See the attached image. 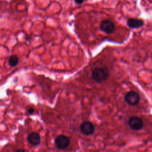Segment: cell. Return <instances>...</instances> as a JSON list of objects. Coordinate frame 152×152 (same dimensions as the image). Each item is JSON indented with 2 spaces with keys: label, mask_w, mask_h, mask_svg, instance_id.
Listing matches in <instances>:
<instances>
[{
  "label": "cell",
  "mask_w": 152,
  "mask_h": 152,
  "mask_svg": "<svg viewBox=\"0 0 152 152\" xmlns=\"http://www.w3.org/2000/svg\"><path fill=\"white\" fill-rule=\"evenodd\" d=\"M99 28L103 32L106 34H110L115 30V26L112 21L109 20H104L102 21L100 23Z\"/></svg>",
  "instance_id": "cell-4"
},
{
  "label": "cell",
  "mask_w": 152,
  "mask_h": 152,
  "mask_svg": "<svg viewBox=\"0 0 152 152\" xmlns=\"http://www.w3.org/2000/svg\"><path fill=\"white\" fill-rule=\"evenodd\" d=\"M128 125L132 129L138 131L143 128L144 122L140 117L132 116L128 120Z\"/></svg>",
  "instance_id": "cell-3"
},
{
  "label": "cell",
  "mask_w": 152,
  "mask_h": 152,
  "mask_svg": "<svg viewBox=\"0 0 152 152\" xmlns=\"http://www.w3.org/2000/svg\"><path fill=\"white\" fill-rule=\"evenodd\" d=\"M18 61H19L18 58V56H17V55H11V56L9 57V59H8V64H9V65H10L11 67L15 66L18 64Z\"/></svg>",
  "instance_id": "cell-9"
},
{
  "label": "cell",
  "mask_w": 152,
  "mask_h": 152,
  "mask_svg": "<svg viewBox=\"0 0 152 152\" xmlns=\"http://www.w3.org/2000/svg\"><path fill=\"white\" fill-rule=\"evenodd\" d=\"M80 128L81 132L86 135H91L94 132V126L90 121L83 122L80 125Z\"/></svg>",
  "instance_id": "cell-6"
},
{
  "label": "cell",
  "mask_w": 152,
  "mask_h": 152,
  "mask_svg": "<svg viewBox=\"0 0 152 152\" xmlns=\"http://www.w3.org/2000/svg\"><path fill=\"white\" fill-rule=\"evenodd\" d=\"M126 24L131 28H138L143 26L144 21L138 18H129L127 20Z\"/></svg>",
  "instance_id": "cell-7"
},
{
  "label": "cell",
  "mask_w": 152,
  "mask_h": 152,
  "mask_svg": "<svg viewBox=\"0 0 152 152\" xmlns=\"http://www.w3.org/2000/svg\"><path fill=\"white\" fill-rule=\"evenodd\" d=\"M124 100L129 105L135 106L139 103L140 97L137 92L134 91H129L125 94Z\"/></svg>",
  "instance_id": "cell-2"
},
{
  "label": "cell",
  "mask_w": 152,
  "mask_h": 152,
  "mask_svg": "<svg viewBox=\"0 0 152 152\" xmlns=\"http://www.w3.org/2000/svg\"><path fill=\"white\" fill-rule=\"evenodd\" d=\"M109 75V71L106 66L103 67H97L93 69L91 72L92 79L99 83L106 81Z\"/></svg>",
  "instance_id": "cell-1"
},
{
  "label": "cell",
  "mask_w": 152,
  "mask_h": 152,
  "mask_svg": "<svg viewBox=\"0 0 152 152\" xmlns=\"http://www.w3.org/2000/svg\"><path fill=\"white\" fill-rule=\"evenodd\" d=\"M70 141L68 137L64 135H58L55 140L56 146L59 149H64L66 148L69 144Z\"/></svg>",
  "instance_id": "cell-5"
},
{
  "label": "cell",
  "mask_w": 152,
  "mask_h": 152,
  "mask_svg": "<svg viewBox=\"0 0 152 152\" xmlns=\"http://www.w3.org/2000/svg\"><path fill=\"white\" fill-rule=\"evenodd\" d=\"M15 152H26V151H25V150H24V149L20 148V149H18V150H17Z\"/></svg>",
  "instance_id": "cell-12"
},
{
  "label": "cell",
  "mask_w": 152,
  "mask_h": 152,
  "mask_svg": "<svg viewBox=\"0 0 152 152\" xmlns=\"http://www.w3.org/2000/svg\"><path fill=\"white\" fill-rule=\"evenodd\" d=\"M75 2L78 5H80L84 2V1H75Z\"/></svg>",
  "instance_id": "cell-11"
},
{
  "label": "cell",
  "mask_w": 152,
  "mask_h": 152,
  "mask_svg": "<svg viewBox=\"0 0 152 152\" xmlns=\"http://www.w3.org/2000/svg\"><path fill=\"white\" fill-rule=\"evenodd\" d=\"M27 112H28V113L29 114H32V113L34 112V109H33L32 107H30V108L28 109Z\"/></svg>",
  "instance_id": "cell-10"
},
{
  "label": "cell",
  "mask_w": 152,
  "mask_h": 152,
  "mask_svg": "<svg viewBox=\"0 0 152 152\" xmlns=\"http://www.w3.org/2000/svg\"><path fill=\"white\" fill-rule=\"evenodd\" d=\"M28 142L32 145H37L40 142V136L36 132L30 133L27 137Z\"/></svg>",
  "instance_id": "cell-8"
}]
</instances>
